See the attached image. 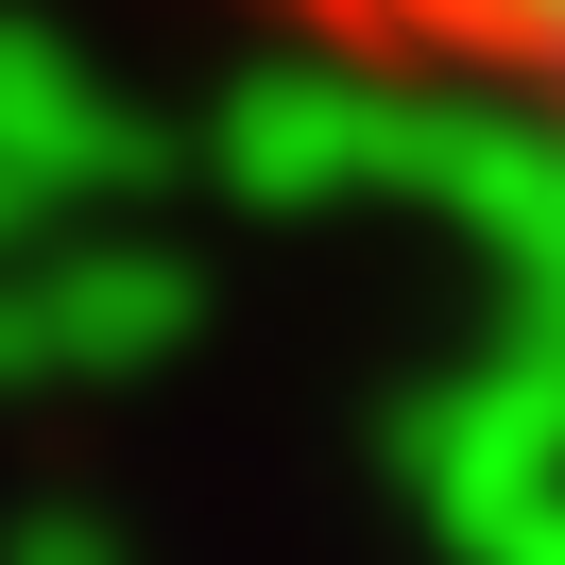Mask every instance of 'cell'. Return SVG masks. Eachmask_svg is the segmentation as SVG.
<instances>
[{
    "label": "cell",
    "mask_w": 565,
    "mask_h": 565,
    "mask_svg": "<svg viewBox=\"0 0 565 565\" xmlns=\"http://www.w3.org/2000/svg\"><path fill=\"white\" fill-rule=\"evenodd\" d=\"M291 52L394 86V104H446L480 138L548 154L565 172V0H257Z\"/></svg>",
    "instance_id": "cell-1"
}]
</instances>
